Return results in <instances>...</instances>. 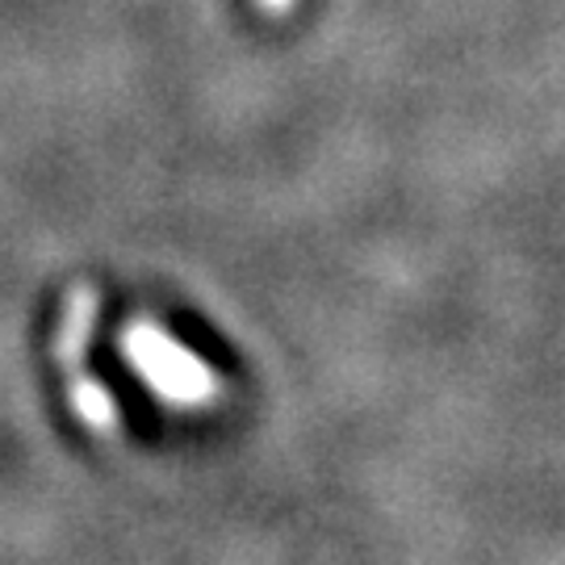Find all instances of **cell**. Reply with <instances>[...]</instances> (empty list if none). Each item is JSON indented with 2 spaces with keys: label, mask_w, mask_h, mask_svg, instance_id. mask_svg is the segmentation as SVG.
I'll use <instances>...</instances> for the list:
<instances>
[{
  "label": "cell",
  "mask_w": 565,
  "mask_h": 565,
  "mask_svg": "<svg viewBox=\"0 0 565 565\" xmlns=\"http://www.w3.org/2000/svg\"><path fill=\"white\" fill-rule=\"evenodd\" d=\"M121 352H126V364L160 394L163 403L214 406L226 394L218 369H210L189 343H181L156 319H135L126 327Z\"/></svg>",
  "instance_id": "obj_1"
},
{
  "label": "cell",
  "mask_w": 565,
  "mask_h": 565,
  "mask_svg": "<svg viewBox=\"0 0 565 565\" xmlns=\"http://www.w3.org/2000/svg\"><path fill=\"white\" fill-rule=\"evenodd\" d=\"M97 327V289L93 285H72L67 306H63L60 340H55V356H60L67 377L88 373V340Z\"/></svg>",
  "instance_id": "obj_2"
},
{
  "label": "cell",
  "mask_w": 565,
  "mask_h": 565,
  "mask_svg": "<svg viewBox=\"0 0 565 565\" xmlns=\"http://www.w3.org/2000/svg\"><path fill=\"white\" fill-rule=\"evenodd\" d=\"M67 403L81 415L84 424L93 427L97 436H118L121 431V406L118 398L105 390L93 373H81V377H67Z\"/></svg>",
  "instance_id": "obj_3"
}]
</instances>
